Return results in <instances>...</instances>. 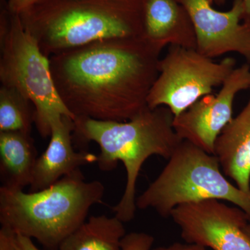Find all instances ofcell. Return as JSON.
<instances>
[{
  "label": "cell",
  "instance_id": "obj_22",
  "mask_svg": "<svg viewBox=\"0 0 250 250\" xmlns=\"http://www.w3.org/2000/svg\"><path fill=\"white\" fill-rule=\"evenodd\" d=\"M226 1L227 0H212V1L218 6H223ZM243 1L246 6V16L243 22L250 26V0H243Z\"/></svg>",
  "mask_w": 250,
  "mask_h": 250
},
{
  "label": "cell",
  "instance_id": "obj_17",
  "mask_svg": "<svg viewBox=\"0 0 250 250\" xmlns=\"http://www.w3.org/2000/svg\"><path fill=\"white\" fill-rule=\"evenodd\" d=\"M154 238L144 232L126 233L121 241L122 250H151Z\"/></svg>",
  "mask_w": 250,
  "mask_h": 250
},
{
  "label": "cell",
  "instance_id": "obj_18",
  "mask_svg": "<svg viewBox=\"0 0 250 250\" xmlns=\"http://www.w3.org/2000/svg\"><path fill=\"white\" fill-rule=\"evenodd\" d=\"M16 233L6 227L0 229V250H16L15 247Z\"/></svg>",
  "mask_w": 250,
  "mask_h": 250
},
{
  "label": "cell",
  "instance_id": "obj_1",
  "mask_svg": "<svg viewBox=\"0 0 250 250\" xmlns=\"http://www.w3.org/2000/svg\"><path fill=\"white\" fill-rule=\"evenodd\" d=\"M161 52L143 37L116 38L49 59L57 92L74 121L124 122L147 107Z\"/></svg>",
  "mask_w": 250,
  "mask_h": 250
},
{
  "label": "cell",
  "instance_id": "obj_13",
  "mask_svg": "<svg viewBox=\"0 0 250 250\" xmlns=\"http://www.w3.org/2000/svg\"><path fill=\"white\" fill-rule=\"evenodd\" d=\"M214 155L224 174L232 179L238 188L250 194V98L217 138Z\"/></svg>",
  "mask_w": 250,
  "mask_h": 250
},
{
  "label": "cell",
  "instance_id": "obj_6",
  "mask_svg": "<svg viewBox=\"0 0 250 250\" xmlns=\"http://www.w3.org/2000/svg\"><path fill=\"white\" fill-rule=\"evenodd\" d=\"M0 81L16 90L35 109L34 125L41 137H49L51 125L62 116H74L59 96L49 59L23 26L19 15L4 6L0 17Z\"/></svg>",
  "mask_w": 250,
  "mask_h": 250
},
{
  "label": "cell",
  "instance_id": "obj_23",
  "mask_svg": "<svg viewBox=\"0 0 250 250\" xmlns=\"http://www.w3.org/2000/svg\"><path fill=\"white\" fill-rule=\"evenodd\" d=\"M245 232L246 233V234L248 235V237L250 238V223H248V225L245 227Z\"/></svg>",
  "mask_w": 250,
  "mask_h": 250
},
{
  "label": "cell",
  "instance_id": "obj_16",
  "mask_svg": "<svg viewBox=\"0 0 250 250\" xmlns=\"http://www.w3.org/2000/svg\"><path fill=\"white\" fill-rule=\"evenodd\" d=\"M35 109L16 90L0 88V132L18 131L31 135Z\"/></svg>",
  "mask_w": 250,
  "mask_h": 250
},
{
  "label": "cell",
  "instance_id": "obj_8",
  "mask_svg": "<svg viewBox=\"0 0 250 250\" xmlns=\"http://www.w3.org/2000/svg\"><path fill=\"white\" fill-rule=\"evenodd\" d=\"M170 217L186 243L213 250H250L244 230L249 218L239 207L210 199L179 205Z\"/></svg>",
  "mask_w": 250,
  "mask_h": 250
},
{
  "label": "cell",
  "instance_id": "obj_10",
  "mask_svg": "<svg viewBox=\"0 0 250 250\" xmlns=\"http://www.w3.org/2000/svg\"><path fill=\"white\" fill-rule=\"evenodd\" d=\"M188 11L196 35V50L209 59L236 52L250 63V26L243 22V0H234L231 9H213L212 0H179Z\"/></svg>",
  "mask_w": 250,
  "mask_h": 250
},
{
  "label": "cell",
  "instance_id": "obj_21",
  "mask_svg": "<svg viewBox=\"0 0 250 250\" xmlns=\"http://www.w3.org/2000/svg\"><path fill=\"white\" fill-rule=\"evenodd\" d=\"M152 250H206V248L192 243H175L168 246L158 247Z\"/></svg>",
  "mask_w": 250,
  "mask_h": 250
},
{
  "label": "cell",
  "instance_id": "obj_14",
  "mask_svg": "<svg viewBox=\"0 0 250 250\" xmlns=\"http://www.w3.org/2000/svg\"><path fill=\"white\" fill-rule=\"evenodd\" d=\"M38 157L31 135L18 131L0 132L1 187L24 190L30 186Z\"/></svg>",
  "mask_w": 250,
  "mask_h": 250
},
{
  "label": "cell",
  "instance_id": "obj_7",
  "mask_svg": "<svg viewBox=\"0 0 250 250\" xmlns=\"http://www.w3.org/2000/svg\"><path fill=\"white\" fill-rule=\"evenodd\" d=\"M231 57L220 62L195 49L170 46L159 62V73L147 98L150 108L166 106L178 116L223 84L236 67Z\"/></svg>",
  "mask_w": 250,
  "mask_h": 250
},
{
  "label": "cell",
  "instance_id": "obj_5",
  "mask_svg": "<svg viewBox=\"0 0 250 250\" xmlns=\"http://www.w3.org/2000/svg\"><path fill=\"white\" fill-rule=\"evenodd\" d=\"M168 160L155 180L136 197L137 208H152L167 218L179 205L215 199L239 207L250 223V194L229 182L216 156L182 141Z\"/></svg>",
  "mask_w": 250,
  "mask_h": 250
},
{
  "label": "cell",
  "instance_id": "obj_19",
  "mask_svg": "<svg viewBox=\"0 0 250 250\" xmlns=\"http://www.w3.org/2000/svg\"><path fill=\"white\" fill-rule=\"evenodd\" d=\"M39 0H8L6 6L9 12L20 14L35 4Z\"/></svg>",
  "mask_w": 250,
  "mask_h": 250
},
{
  "label": "cell",
  "instance_id": "obj_9",
  "mask_svg": "<svg viewBox=\"0 0 250 250\" xmlns=\"http://www.w3.org/2000/svg\"><path fill=\"white\" fill-rule=\"evenodd\" d=\"M250 88V65L236 67L222 85L218 95H206L183 113L174 116L173 127L179 137L214 154L215 143L233 119V101L241 90Z\"/></svg>",
  "mask_w": 250,
  "mask_h": 250
},
{
  "label": "cell",
  "instance_id": "obj_20",
  "mask_svg": "<svg viewBox=\"0 0 250 250\" xmlns=\"http://www.w3.org/2000/svg\"><path fill=\"white\" fill-rule=\"evenodd\" d=\"M15 247L16 250H42L34 244L32 238L19 233H16Z\"/></svg>",
  "mask_w": 250,
  "mask_h": 250
},
{
  "label": "cell",
  "instance_id": "obj_4",
  "mask_svg": "<svg viewBox=\"0 0 250 250\" xmlns=\"http://www.w3.org/2000/svg\"><path fill=\"white\" fill-rule=\"evenodd\" d=\"M104 192L101 182H87L81 169L39 191L1 187L0 223L34 238L46 250H58L86 220L90 208L103 203Z\"/></svg>",
  "mask_w": 250,
  "mask_h": 250
},
{
  "label": "cell",
  "instance_id": "obj_2",
  "mask_svg": "<svg viewBox=\"0 0 250 250\" xmlns=\"http://www.w3.org/2000/svg\"><path fill=\"white\" fill-rule=\"evenodd\" d=\"M174 115L170 108L147 107L129 121H103L90 118L74 121L73 142L81 147L95 142L100 148L99 168L109 172L121 161L126 173L124 193L113 207L117 218L123 223L134 219L137 209L136 189L141 167L154 155L170 159L183 140L173 127Z\"/></svg>",
  "mask_w": 250,
  "mask_h": 250
},
{
  "label": "cell",
  "instance_id": "obj_12",
  "mask_svg": "<svg viewBox=\"0 0 250 250\" xmlns=\"http://www.w3.org/2000/svg\"><path fill=\"white\" fill-rule=\"evenodd\" d=\"M143 36L154 48L166 46L196 49L191 18L179 0H143Z\"/></svg>",
  "mask_w": 250,
  "mask_h": 250
},
{
  "label": "cell",
  "instance_id": "obj_15",
  "mask_svg": "<svg viewBox=\"0 0 250 250\" xmlns=\"http://www.w3.org/2000/svg\"><path fill=\"white\" fill-rule=\"evenodd\" d=\"M124 223L116 215H92L62 242L58 250H122Z\"/></svg>",
  "mask_w": 250,
  "mask_h": 250
},
{
  "label": "cell",
  "instance_id": "obj_3",
  "mask_svg": "<svg viewBox=\"0 0 250 250\" xmlns=\"http://www.w3.org/2000/svg\"><path fill=\"white\" fill-rule=\"evenodd\" d=\"M19 15L46 57L116 38L143 37V0H39Z\"/></svg>",
  "mask_w": 250,
  "mask_h": 250
},
{
  "label": "cell",
  "instance_id": "obj_11",
  "mask_svg": "<svg viewBox=\"0 0 250 250\" xmlns=\"http://www.w3.org/2000/svg\"><path fill=\"white\" fill-rule=\"evenodd\" d=\"M74 129L75 123L70 117H60L52 123L49 145L36 160L29 192L45 189L82 166L97 163L96 154L75 150Z\"/></svg>",
  "mask_w": 250,
  "mask_h": 250
}]
</instances>
